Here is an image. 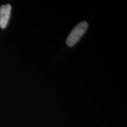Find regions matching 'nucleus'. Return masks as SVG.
I'll return each instance as SVG.
<instances>
[{"label": "nucleus", "instance_id": "f257e3e1", "mask_svg": "<svg viewBox=\"0 0 127 127\" xmlns=\"http://www.w3.org/2000/svg\"><path fill=\"white\" fill-rule=\"evenodd\" d=\"M88 28V24L83 21L79 23L72 30L66 39V43L68 47H72L77 43L81 38Z\"/></svg>", "mask_w": 127, "mask_h": 127}, {"label": "nucleus", "instance_id": "f03ea898", "mask_svg": "<svg viewBox=\"0 0 127 127\" xmlns=\"http://www.w3.org/2000/svg\"><path fill=\"white\" fill-rule=\"evenodd\" d=\"M11 6L9 4L3 5L0 7V27L4 29L7 26L10 18Z\"/></svg>", "mask_w": 127, "mask_h": 127}]
</instances>
